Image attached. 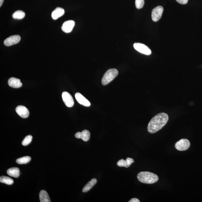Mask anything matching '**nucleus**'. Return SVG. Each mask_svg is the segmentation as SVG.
<instances>
[{"label": "nucleus", "mask_w": 202, "mask_h": 202, "mask_svg": "<svg viewBox=\"0 0 202 202\" xmlns=\"http://www.w3.org/2000/svg\"><path fill=\"white\" fill-rule=\"evenodd\" d=\"M190 146V141L187 139H182L175 144L176 149L179 151H184L188 149Z\"/></svg>", "instance_id": "obj_5"}, {"label": "nucleus", "mask_w": 202, "mask_h": 202, "mask_svg": "<svg viewBox=\"0 0 202 202\" xmlns=\"http://www.w3.org/2000/svg\"><path fill=\"white\" fill-rule=\"evenodd\" d=\"M75 25V22L73 20L66 21L63 24L61 29L65 33H69L72 31Z\"/></svg>", "instance_id": "obj_10"}, {"label": "nucleus", "mask_w": 202, "mask_h": 202, "mask_svg": "<svg viewBox=\"0 0 202 202\" xmlns=\"http://www.w3.org/2000/svg\"><path fill=\"white\" fill-rule=\"evenodd\" d=\"M4 0H0V6L2 5L3 3L4 2Z\"/></svg>", "instance_id": "obj_27"}, {"label": "nucleus", "mask_w": 202, "mask_h": 202, "mask_svg": "<svg viewBox=\"0 0 202 202\" xmlns=\"http://www.w3.org/2000/svg\"><path fill=\"white\" fill-rule=\"evenodd\" d=\"M0 182L8 185H11L14 183V180L11 178L5 176L0 177Z\"/></svg>", "instance_id": "obj_20"}, {"label": "nucleus", "mask_w": 202, "mask_h": 202, "mask_svg": "<svg viewBox=\"0 0 202 202\" xmlns=\"http://www.w3.org/2000/svg\"><path fill=\"white\" fill-rule=\"evenodd\" d=\"M32 136L31 135H27L25 138L24 139L23 141L22 142V144L23 146H26L28 145L32 142Z\"/></svg>", "instance_id": "obj_22"}, {"label": "nucleus", "mask_w": 202, "mask_h": 202, "mask_svg": "<svg viewBox=\"0 0 202 202\" xmlns=\"http://www.w3.org/2000/svg\"><path fill=\"white\" fill-rule=\"evenodd\" d=\"M97 180L96 179H91L89 182L88 183L86 184L84 187L83 190H82V192H86L89 191V190H91V189L94 186L96 185L97 183Z\"/></svg>", "instance_id": "obj_17"}, {"label": "nucleus", "mask_w": 202, "mask_h": 202, "mask_svg": "<svg viewBox=\"0 0 202 202\" xmlns=\"http://www.w3.org/2000/svg\"><path fill=\"white\" fill-rule=\"evenodd\" d=\"M62 97L63 101L67 107H72L74 105V101L73 98L69 93L65 91L63 92Z\"/></svg>", "instance_id": "obj_7"}, {"label": "nucleus", "mask_w": 202, "mask_h": 202, "mask_svg": "<svg viewBox=\"0 0 202 202\" xmlns=\"http://www.w3.org/2000/svg\"><path fill=\"white\" fill-rule=\"evenodd\" d=\"M39 199L41 202H51L49 195L46 190H42L39 193Z\"/></svg>", "instance_id": "obj_16"}, {"label": "nucleus", "mask_w": 202, "mask_h": 202, "mask_svg": "<svg viewBox=\"0 0 202 202\" xmlns=\"http://www.w3.org/2000/svg\"><path fill=\"white\" fill-rule=\"evenodd\" d=\"M75 97L77 101L82 105L86 107H89L91 105L90 102L80 93H76L75 94Z\"/></svg>", "instance_id": "obj_11"}, {"label": "nucleus", "mask_w": 202, "mask_h": 202, "mask_svg": "<svg viewBox=\"0 0 202 202\" xmlns=\"http://www.w3.org/2000/svg\"><path fill=\"white\" fill-rule=\"evenodd\" d=\"M118 74L117 69H109L105 73L102 79L101 83L103 85L108 84L114 80Z\"/></svg>", "instance_id": "obj_3"}, {"label": "nucleus", "mask_w": 202, "mask_h": 202, "mask_svg": "<svg viewBox=\"0 0 202 202\" xmlns=\"http://www.w3.org/2000/svg\"><path fill=\"white\" fill-rule=\"evenodd\" d=\"M140 182L144 183L153 184L158 181L159 177L156 174L148 172H142L137 176Z\"/></svg>", "instance_id": "obj_2"}, {"label": "nucleus", "mask_w": 202, "mask_h": 202, "mask_svg": "<svg viewBox=\"0 0 202 202\" xmlns=\"http://www.w3.org/2000/svg\"><path fill=\"white\" fill-rule=\"evenodd\" d=\"M75 137L77 139H82L84 141L87 142L90 139V133L88 130H84L81 132H78L76 133Z\"/></svg>", "instance_id": "obj_12"}, {"label": "nucleus", "mask_w": 202, "mask_h": 202, "mask_svg": "<svg viewBox=\"0 0 202 202\" xmlns=\"http://www.w3.org/2000/svg\"><path fill=\"white\" fill-rule=\"evenodd\" d=\"M117 166L120 167H125L128 168L130 166L127 163L126 160L123 159H120L118 162L117 163Z\"/></svg>", "instance_id": "obj_21"}, {"label": "nucleus", "mask_w": 202, "mask_h": 202, "mask_svg": "<svg viewBox=\"0 0 202 202\" xmlns=\"http://www.w3.org/2000/svg\"><path fill=\"white\" fill-rule=\"evenodd\" d=\"M129 202H140V201L138 199L136 198H133L132 199L128 201Z\"/></svg>", "instance_id": "obj_26"}, {"label": "nucleus", "mask_w": 202, "mask_h": 202, "mask_svg": "<svg viewBox=\"0 0 202 202\" xmlns=\"http://www.w3.org/2000/svg\"><path fill=\"white\" fill-rule=\"evenodd\" d=\"M15 111L17 114L21 117L26 118L29 117V111L26 107L23 106H19L16 108Z\"/></svg>", "instance_id": "obj_9"}, {"label": "nucleus", "mask_w": 202, "mask_h": 202, "mask_svg": "<svg viewBox=\"0 0 202 202\" xmlns=\"http://www.w3.org/2000/svg\"><path fill=\"white\" fill-rule=\"evenodd\" d=\"M126 160L127 161V163H128V164L130 165H131L132 163H134V161H135L132 158H127L126 159Z\"/></svg>", "instance_id": "obj_25"}, {"label": "nucleus", "mask_w": 202, "mask_h": 202, "mask_svg": "<svg viewBox=\"0 0 202 202\" xmlns=\"http://www.w3.org/2000/svg\"><path fill=\"white\" fill-rule=\"evenodd\" d=\"M178 2L181 4L185 5L188 2V0H176Z\"/></svg>", "instance_id": "obj_24"}, {"label": "nucleus", "mask_w": 202, "mask_h": 202, "mask_svg": "<svg viewBox=\"0 0 202 202\" xmlns=\"http://www.w3.org/2000/svg\"><path fill=\"white\" fill-rule=\"evenodd\" d=\"M145 4L144 0H135V5L137 9H141Z\"/></svg>", "instance_id": "obj_23"}, {"label": "nucleus", "mask_w": 202, "mask_h": 202, "mask_svg": "<svg viewBox=\"0 0 202 202\" xmlns=\"http://www.w3.org/2000/svg\"><path fill=\"white\" fill-rule=\"evenodd\" d=\"M21 38L20 36L15 35L12 36L5 40L4 44L6 46H10L17 44L20 41Z\"/></svg>", "instance_id": "obj_8"}, {"label": "nucleus", "mask_w": 202, "mask_h": 202, "mask_svg": "<svg viewBox=\"0 0 202 202\" xmlns=\"http://www.w3.org/2000/svg\"><path fill=\"white\" fill-rule=\"evenodd\" d=\"M134 48L137 51L142 54L149 55L151 54V51L146 45L140 43H135L133 45Z\"/></svg>", "instance_id": "obj_4"}, {"label": "nucleus", "mask_w": 202, "mask_h": 202, "mask_svg": "<svg viewBox=\"0 0 202 202\" xmlns=\"http://www.w3.org/2000/svg\"><path fill=\"white\" fill-rule=\"evenodd\" d=\"M8 84L9 86L15 88H20L22 86V83L20 79L14 77H11L9 79Z\"/></svg>", "instance_id": "obj_13"}, {"label": "nucleus", "mask_w": 202, "mask_h": 202, "mask_svg": "<svg viewBox=\"0 0 202 202\" xmlns=\"http://www.w3.org/2000/svg\"><path fill=\"white\" fill-rule=\"evenodd\" d=\"M25 13L23 11L18 10L16 11L12 14L13 18L15 19H22L25 17Z\"/></svg>", "instance_id": "obj_18"}, {"label": "nucleus", "mask_w": 202, "mask_h": 202, "mask_svg": "<svg viewBox=\"0 0 202 202\" xmlns=\"http://www.w3.org/2000/svg\"><path fill=\"white\" fill-rule=\"evenodd\" d=\"M7 173L10 176L17 178L20 176V170L18 168L12 167L8 169Z\"/></svg>", "instance_id": "obj_15"}, {"label": "nucleus", "mask_w": 202, "mask_h": 202, "mask_svg": "<svg viewBox=\"0 0 202 202\" xmlns=\"http://www.w3.org/2000/svg\"><path fill=\"white\" fill-rule=\"evenodd\" d=\"M164 11L163 6H158L152 11V19L153 22H156L161 18Z\"/></svg>", "instance_id": "obj_6"}, {"label": "nucleus", "mask_w": 202, "mask_h": 202, "mask_svg": "<svg viewBox=\"0 0 202 202\" xmlns=\"http://www.w3.org/2000/svg\"><path fill=\"white\" fill-rule=\"evenodd\" d=\"M169 116L165 113L156 115L150 121L148 124V130L150 133H156L161 130L167 123Z\"/></svg>", "instance_id": "obj_1"}, {"label": "nucleus", "mask_w": 202, "mask_h": 202, "mask_svg": "<svg viewBox=\"0 0 202 202\" xmlns=\"http://www.w3.org/2000/svg\"><path fill=\"white\" fill-rule=\"evenodd\" d=\"M31 159L30 156H26L18 158L16 160V163L19 164H26L29 163Z\"/></svg>", "instance_id": "obj_19"}, {"label": "nucleus", "mask_w": 202, "mask_h": 202, "mask_svg": "<svg viewBox=\"0 0 202 202\" xmlns=\"http://www.w3.org/2000/svg\"><path fill=\"white\" fill-rule=\"evenodd\" d=\"M64 12H65V11H64V9H62V8L60 7L56 8L52 13V18L54 20H56V19L59 18V17L63 15Z\"/></svg>", "instance_id": "obj_14"}]
</instances>
